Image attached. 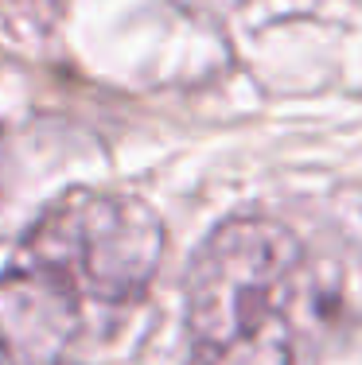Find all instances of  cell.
I'll use <instances>...</instances> for the list:
<instances>
[{
  "instance_id": "7a4b0ae2",
  "label": "cell",
  "mask_w": 362,
  "mask_h": 365,
  "mask_svg": "<svg viewBox=\"0 0 362 365\" xmlns=\"http://www.w3.org/2000/svg\"><path fill=\"white\" fill-rule=\"evenodd\" d=\"M164 260V222L121 190H71L24 233L16 272L47 284L71 307H133Z\"/></svg>"
},
{
  "instance_id": "6da1fadb",
  "label": "cell",
  "mask_w": 362,
  "mask_h": 365,
  "mask_svg": "<svg viewBox=\"0 0 362 365\" xmlns=\"http://www.w3.org/2000/svg\"><path fill=\"white\" fill-rule=\"evenodd\" d=\"M304 245L281 218L222 222L187 272V338L195 365H292V303Z\"/></svg>"
},
{
  "instance_id": "3957f363",
  "label": "cell",
  "mask_w": 362,
  "mask_h": 365,
  "mask_svg": "<svg viewBox=\"0 0 362 365\" xmlns=\"http://www.w3.org/2000/svg\"><path fill=\"white\" fill-rule=\"evenodd\" d=\"M8 4H20V8H28V12H39V16H55L63 0H8Z\"/></svg>"
}]
</instances>
